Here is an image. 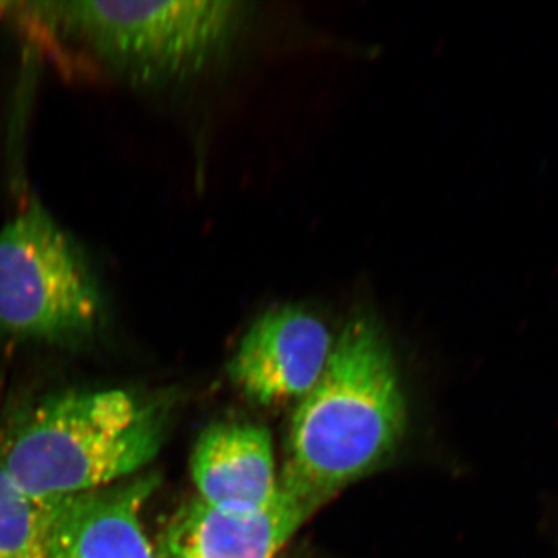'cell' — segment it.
Segmentation results:
<instances>
[{
  "instance_id": "obj_1",
  "label": "cell",
  "mask_w": 558,
  "mask_h": 558,
  "mask_svg": "<svg viewBox=\"0 0 558 558\" xmlns=\"http://www.w3.org/2000/svg\"><path fill=\"white\" fill-rule=\"evenodd\" d=\"M409 414L391 344L373 318L351 319L290 421L279 486L314 508L384 464Z\"/></svg>"
},
{
  "instance_id": "obj_2",
  "label": "cell",
  "mask_w": 558,
  "mask_h": 558,
  "mask_svg": "<svg viewBox=\"0 0 558 558\" xmlns=\"http://www.w3.org/2000/svg\"><path fill=\"white\" fill-rule=\"evenodd\" d=\"M170 409L163 396L135 389L50 396L0 435V469L44 501L112 486L157 457Z\"/></svg>"
},
{
  "instance_id": "obj_3",
  "label": "cell",
  "mask_w": 558,
  "mask_h": 558,
  "mask_svg": "<svg viewBox=\"0 0 558 558\" xmlns=\"http://www.w3.org/2000/svg\"><path fill=\"white\" fill-rule=\"evenodd\" d=\"M14 16L78 44L113 72L137 84L196 75L236 36L245 3L27 2L10 3Z\"/></svg>"
},
{
  "instance_id": "obj_4",
  "label": "cell",
  "mask_w": 558,
  "mask_h": 558,
  "mask_svg": "<svg viewBox=\"0 0 558 558\" xmlns=\"http://www.w3.org/2000/svg\"><path fill=\"white\" fill-rule=\"evenodd\" d=\"M105 319L86 253L39 201L27 202L0 229V341L78 347Z\"/></svg>"
},
{
  "instance_id": "obj_5",
  "label": "cell",
  "mask_w": 558,
  "mask_h": 558,
  "mask_svg": "<svg viewBox=\"0 0 558 558\" xmlns=\"http://www.w3.org/2000/svg\"><path fill=\"white\" fill-rule=\"evenodd\" d=\"M333 343L317 315L293 304L274 307L245 332L231 359V380L259 405L301 400L317 385Z\"/></svg>"
},
{
  "instance_id": "obj_6",
  "label": "cell",
  "mask_w": 558,
  "mask_h": 558,
  "mask_svg": "<svg viewBox=\"0 0 558 558\" xmlns=\"http://www.w3.org/2000/svg\"><path fill=\"white\" fill-rule=\"evenodd\" d=\"M315 510L281 486L256 512H227L193 499L165 527L156 558H275Z\"/></svg>"
},
{
  "instance_id": "obj_7",
  "label": "cell",
  "mask_w": 558,
  "mask_h": 558,
  "mask_svg": "<svg viewBox=\"0 0 558 558\" xmlns=\"http://www.w3.org/2000/svg\"><path fill=\"white\" fill-rule=\"evenodd\" d=\"M159 480L134 476L60 499L47 558H156L142 523Z\"/></svg>"
},
{
  "instance_id": "obj_8",
  "label": "cell",
  "mask_w": 558,
  "mask_h": 558,
  "mask_svg": "<svg viewBox=\"0 0 558 558\" xmlns=\"http://www.w3.org/2000/svg\"><path fill=\"white\" fill-rule=\"evenodd\" d=\"M191 476L199 499L227 512H256L277 498L270 433L259 425L220 422L202 432Z\"/></svg>"
},
{
  "instance_id": "obj_9",
  "label": "cell",
  "mask_w": 558,
  "mask_h": 558,
  "mask_svg": "<svg viewBox=\"0 0 558 558\" xmlns=\"http://www.w3.org/2000/svg\"><path fill=\"white\" fill-rule=\"evenodd\" d=\"M57 506L25 494L0 469V558L49 557Z\"/></svg>"
}]
</instances>
